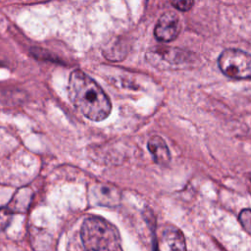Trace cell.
Masks as SVG:
<instances>
[{"mask_svg":"<svg viewBox=\"0 0 251 251\" xmlns=\"http://www.w3.org/2000/svg\"><path fill=\"white\" fill-rule=\"evenodd\" d=\"M69 98L87 119L100 122L111 113L112 104L100 85L81 71H74L69 78Z\"/></svg>","mask_w":251,"mask_h":251,"instance_id":"6da1fadb","label":"cell"},{"mask_svg":"<svg viewBox=\"0 0 251 251\" xmlns=\"http://www.w3.org/2000/svg\"><path fill=\"white\" fill-rule=\"evenodd\" d=\"M83 251H123L118 228L103 218H86L80 230Z\"/></svg>","mask_w":251,"mask_h":251,"instance_id":"7a4b0ae2","label":"cell"},{"mask_svg":"<svg viewBox=\"0 0 251 251\" xmlns=\"http://www.w3.org/2000/svg\"><path fill=\"white\" fill-rule=\"evenodd\" d=\"M218 65L222 73L230 78H251V55L243 50L225 49L219 56Z\"/></svg>","mask_w":251,"mask_h":251,"instance_id":"3957f363","label":"cell"},{"mask_svg":"<svg viewBox=\"0 0 251 251\" xmlns=\"http://www.w3.org/2000/svg\"><path fill=\"white\" fill-rule=\"evenodd\" d=\"M181 25L178 16L174 12L164 13L158 20L155 28V37L163 42H169L177 37L180 32Z\"/></svg>","mask_w":251,"mask_h":251,"instance_id":"277c9868","label":"cell"},{"mask_svg":"<svg viewBox=\"0 0 251 251\" xmlns=\"http://www.w3.org/2000/svg\"><path fill=\"white\" fill-rule=\"evenodd\" d=\"M147 59L152 65L160 67L161 65H168L174 67L180 66L188 62L187 54L176 48H155L147 53Z\"/></svg>","mask_w":251,"mask_h":251,"instance_id":"5b68a950","label":"cell"},{"mask_svg":"<svg viewBox=\"0 0 251 251\" xmlns=\"http://www.w3.org/2000/svg\"><path fill=\"white\" fill-rule=\"evenodd\" d=\"M148 150L153 156V160L160 166H167L171 161V153L165 140L159 135H153L148 140Z\"/></svg>","mask_w":251,"mask_h":251,"instance_id":"8992f818","label":"cell"},{"mask_svg":"<svg viewBox=\"0 0 251 251\" xmlns=\"http://www.w3.org/2000/svg\"><path fill=\"white\" fill-rule=\"evenodd\" d=\"M91 192L98 205L115 206L120 201L119 190L108 184H97L92 187Z\"/></svg>","mask_w":251,"mask_h":251,"instance_id":"52a82bcc","label":"cell"},{"mask_svg":"<svg viewBox=\"0 0 251 251\" xmlns=\"http://www.w3.org/2000/svg\"><path fill=\"white\" fill-rule=\"evenodd\" d=\"M163 243L168 251H186L184 235L175 226H169L164 230Z\"/></svg>","mask_w":251,"mask_h":251,"instance_id":"ba28073f","label":"cell"},{"mask_svg":"<svg viewBox=\"0 0 251 251\" xmlns=\"http://www.w3.org/2000/svg\"><path fill=\"white\" fill-rule=\"evenodd\" d=\"M239 222L242 227L251 234V210L244 209L239 214Z\"/></svg>","mask_w":251,"mask_h":251,"instance_id":"9c48e42d","label":"cell"},{"mask_svg":"<svg viewBox=\"0 0 251 251\" xmlns=\"http://www.w3.org/2000/svg\"><path fill=\"white\" fill-rule=\"evenodd\" d=\"M12 220V211L9 208H0V231L4 230Z\"/></svg>","mask_w":251,"mask_h":251,"instance_id":"30bf717a","label":"cell"},{"mask_svg":"<svg viewBox=\"0 0 251 251\" xmlns=\"http://www.w3.org/2000/svg\"><path fill=\"white\" fill-rule=\"evenodd\" d=\"M172 5L180 11H188L191 9V7L194 5V1H173Z\"/></svg>","mask_w":251,"mask_h":251,"instance_id":"8fae6325","label":"cell"},{"mask_svg":"<svg viewBox=\"0 0 251 251\" xmlns=\"http://www.w3.org/2000/svg\"><path fill=\"white\" fill-rule=\"evenodd\" d=\"M250 180H251V176H250Z\"/></svg>","mask_w":251,"mask_h":251,"instance_id":"7c38bea8","label":"cell"}]
</instances>
